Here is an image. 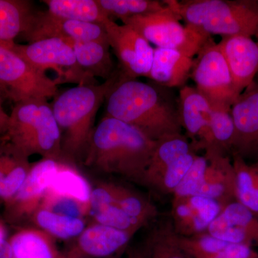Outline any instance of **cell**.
Wrapping results in <instances>:
<instances>
[{
  "label": "cell",
  "mask_w": 258,
  "mask_h": 258,
  "mask_svg": "<svg viewBox=\"0 0 258 258\" xmlns=\"http://www.w3.org/2000/svg\"><path fill=\"white\" fill-rule=\"evenodd\" d=\"M50 14L76 21L103 25L108 17L101 9L98 0H43Z\"/></svg>",
  "instance_id": "83f0119b"
},
{
  "label": "cell",
  "mask_w": 258,
  "mask_h": 258,
  "mask_svg": "<svg viewBox=\"0 0 258 258\" xmlns=\"http://www.w3.org/2000/svg\"><path fill=\"white\" fill-rule=\"evenodd\" d=\"M0 92L15 103L48 100L57 94V83L35 69L11 45L0 43Z\"/></svg>",
  "instance_id": "52a82bcc"
},
{
  "label": "cell",
  "mask_w": 258,
  "mask_h": 258,
  "mask_svg": "<svg viewBox=\"0 0 258 258\" xmlns=\"http://www.w3.org/2000/svg\"><path fill=\"white\" fill-rule=\"evenodd\" d=\"M61 161L42 159L32 164L21 186L4 205L5 221L18 224L40 208Z\"/></svg>",
  "instance_id": "8fae6325"
},
{
  "label": "cell",
  "mask_w": 258,
  "mask_h": 258,
  "mask_svg": "<svg viewBox=\"0 0 258 258\" xmlns=\"http://www.w3.org/2000/svg\"><path fill=\"white\" fill-rule=\"evenodd\" d=\"M4 139L27 157L37 154L62 161L60 128L47 100L15 103Z\"/></svg>",
  "instance_id": "5b68a950"
},
{
  "label": "cell",
  "mask_w": 258,
  "mask_h": 258,
  "mask_svg": "<svg viewBox=\"0 0 258 258\" xmlns=\"http://www.w3.org/2000/svg\"><path fill=\"white\" fill-rule=\"evenodd\" d=\"M119 77L116 71L102 84L77 85L56 95L51 106L60 128L62 161L74 166L83 162L97 113Z\"/></svg>",
  "instance_id": "3957f363"
},
{
  "label": "cell",
  "mask_w": 258,
  "mask_h": 258,
  "mask_svg": "<svg viewBox=\"0 0 258 258\" xmlns=\"http://www.w3.org/2000/svg\"><path fill=\"white\" fill-rule=\"evenodd\" d=\"M257 164V166H258V162H257V164Z\"/></svg>",
  "instance_id": "ee69618b"
},
{
  "label": "cell",
  "mask_w": 258,
  "mask_h": 258,
  "mask_svg": "<svg viewBox=\"0 0 258 258\" xmlns=\"http://www.w3.org/2000/svg\"><path fill=\"white\" fill-rule=\"evenodd\" d=\"M186 25L212 35L244 36L258 40V0H166Z\"/></svg>",
  "instance_id": "277c9868"
},
{
  "label": "cell",
  "mask_w": 258,
  "mask_h": 258,
  "mask_svg": "<svg viewBox=\"0 0 258 258\" xmlns=\"http://www.w3.org/2000/svg\"><path fill=\"white\" fill-rule=\"evenodd\" d=\"M222 209L215 200L198 195L173 199V230L181 237L200 235L206 232Z\"/></svg>",
  "instance_id": "9a60e30c"
},
{
  "label": "cell",
  "mask_w": 258,
  "mask_h": 258,
  "mask_svg": "<svg viewBox=\"0 0 258 258\" xmlns=\"http://www.w3.org/2000/svg\"><path fill=\"white\" fill-rule=\"evenodd\" d=\"M103 25L110 47L119 62L120 79L149 77L154 53L150 43L128 25H118L110 19Z\"/></svg>",
  "instance_id": "30bf717a"
},
{
  "label": "cell",
  "mask_w": 258,
  "mask_h": 258,
  "mask_svg": "<svg viewBox=\"0 0 258 258\" xmlns=\"http://www.w3.org/2000/svg\"><path fill=\"white\" fill-rule=\"evenodd\" d=\"M29 158L10 143L0 140V205H5L21 186L32 166Z\"/></svg>",
  "instance_id": "44dd1931"
},
{
  "label": "cell",
  "mask_w": 258,
  "mask_h": 258,
  "mask_svg": "<svg viewBox=\"0 0 258 258\" xmlns=\"http://www.w3.org/2000/svg\"><path fill=\"white\" fill-rule=\"evenodd\" d=\"M235 128L233 153L245 157L258 154V81L241 93L230 108Z\"/></svg>",
  "instance_id": "4fadbf2b"
},
{
  "label": "cell",
  "mask_w": 258,
  "mask_h": 258,
  "mask_svg": "<svg viewBox=\"0 0 258 258\" xmlns=\"http://www.w3.org/2000/svg\"><path fill=\"white\" fill-rule=\"evenodd\" d=\"M40 208L66 216L79 217L88 215L89 209L73 199L45 194Z\"/></svg>",
  "instance_id": "74e56055"
},
{
  "label": "cell",
  "mask_w": 258,
  "mask_h": 258,
  "mask_svg": "<svg viewBox=\"0 0 258 258\" xmlns=\"http://www.w3.org/2000/svg\"><path fill=\"white\" fill-rule=\"evenodd\" d=\"M147 240L149 258H194L180 244L172 225L161 226Z\"/></svg>",
  "instance_id": "d6a6232c"
},
{
  "label": "cell",
  "mask_w": 258,
  "mask_h": 258,
  "mask_svg": "<svg viewBox=\"0 0 258 258\" xmlns=\"http://www.w3.org/2000/svg\"><path fill=\"white\" fill-rule=\"evenodd\" d=\"M96 223L137 233L143 226L128 217L117 204L107 205L91 216Z\"/></svg>",
  "instance_id": "d590c367"
},
{
  "label": "cell",
  "mask_w": 258,
  "mask_h": 258,
  "mask_svg": "<svg viewBox=\"0 0 258 258\" xmlns=\"http://www.w3.org/2000/svg\"><path fill=\"white\" fill-rule=\"evenodd\" d=\"M79 67L93 80L101 78L107 81L115 74L114 63L108 41L73 42Z\"/></svg>",
  "instance_id": "cb8c5ba5"
},
{
  "label": "cell",
  "mask_w": 258,
  "mask_h": 258,
  "mask_svg": "<svg viewBox=\"0 0 258 258\" xmlns=\"http://www.w3.org/2000/svg\"><path fill=\"white\" fill-rule=\"evenodd\" d=\"M4 99V96L0 92V140L6 135L10 119V115L6 113L3 107Z\"/></svg>",
  "instance_id": "f35d334b"
},
{
  "label": "cell",
  "mask_w": 258,
  "mask_h": 258,
  "mask_svg": "<svg viewBox=\"0 0 258 258\" xmlns=\"http://www.w3.org/2000/svg\"><path fill=\"white\" fill-rule=\"evenodd\" d=\"M193 57L171 49L154 48L149 79L164 87H183L190 78Z\"/></svg>",
  "instance_id": "ffe728a7"
},
{
  "label": "cell",
  "mask_w": 258,
  "mask_h": 258,
  "mask_svg": "<svg viewBox=\"0 0 258 258\" xmlns=\"http://www.w3.org/2000/svg\"><path fill=\"white\" fill-rule=\"evenodd\" d=\"M208 165L206 156L197 155L184 179L174 190L173 199L196 195L203 183Z\"/></svg>",
  "instance_id": "8d00e7d4"
},
{
  "label": "cell",
  "mask_w": 258,
  "mask_h": 258,
  "mask_svg": "<svg viewBox=\"0 0 258 258\" xmlns=\"http://www.w3.org/2000/svg\"><path fill=\"white\" fill-rule=\"evenodd\" d=\"M5 229L3 222L0 221V239L5 238Z\"/></svg>",
  "instance_id": "b9f144b4"
},
{
  "label": "cell",
  "mask_w": 258,
  "mask_h": 258,
  "mask_svg": "<svg viewBox=\"0 0 258 258\" xmlns=\"http://www.w3.org/2000/svg\"><path fill=\"white\" fill-rule=\"evenodd\" d=\"M205 156L208 165L196 195L215 200L224 208L236 201L233 164L225 154L218 151L208 149Z\"/></svg>",
  "instance_id": "d6986e66"
},
{
  "label": "cell",
  "mask_w": 258,
  "mask_h": 258,
  "mask_svg": "<svg viewBox=\"0 0 258 258\" xmlns=\"http://www.w3.org/2000/svg\"><path fill=\"white\" fill-rule=\"evenodd\" d=\"M206 232L226 242L258 247V215L232 202L222 209Z\"/></svg>",
  "instance_id": "5bb4252c"
},
{
  "label": "cell",
  "mask_w": 258,
  "mask_h": 258,
  "mask_svg": "<svg viewBox=\"0 0 258 258\" xmlns=\"http://www.w3.org/2000/svg\"><path fill=\"white\" fill-rule=\"evenodd\" d=\"M178 238L181 245L194 258H255L258 256L249 246L219 240L206 232L189 237L178 235Z\"/></svg>",
  "instance_id": "7402d4cb"
},
{
  "label": "cell",
  "mask_w": 258,
  "mask_h": 258,
  "mask_svg": "<svg viewBox=\"0 0 258 258\" xmlns=\"http://www.w3.org/2000/svg\"><path fill=\"white\" fill-rule=\"evenodd\" d=\"M30 220L37 228L61 240L77 238L86 227L83 218L59 215L42 208L37 209Z\"/></svg>",
  "instance_id": "f1b7e54d"
},
{
  "label": "cell",
  "mask_w": 258,
  "mask_h": 258,
  "mask_svg": "<svg viewBox=\"0 0 258 258\" xmlns=\"http://www.w3.org/2000/svg\"><path fill=\"white\" fill-rule=\"evenodd\" d=\"M179 18L168 7L165 10L122 21L159 48L171 49L193 57L205 45L210 35L179 23Z\"/></svg>",
  "instance_id": "8992f818"
},
{
  "label": "cell",
  "mask_w": 258,
  "mask_h": 258,
  "mask_svg": "<svg viewBox=\"0 0 258 258\" xmlns=\"http://www.w3.org/2000/svg\"><path fill=\"white\" fill-rule=\"evenodd\" d=\"M126 258H149V245L148 240L143 245L128 249Z\"/></svg>",
  "instance_id": "ab89813d"
},
{
  "label": "cell",
  "mask_w": 258,
  "mask_h": 258,
  "mask_svg": "<svg viewBox=\"0 0 258 258\" xmlns=\"http://www.w3.org/2000/svg\"><path fill=\"white\" fill-rule=\"evenodd\" d=\"M92 186L76 166L61 161L47 193L73 199L89 209Z\"/></svg>",
  "instance_id": "4316f807"
},
{
  "label": "cell",
  "mask_w": 258,
  "mask_h": 258,
  "mask_svg": "<svg viewBox=\"0 0 258 258\" xmlns=\"http://www.w3.org/2000/svg\"><path fill=\"white\" fill-rule=\"evenodd\" d=\"M196 156L195 152H191L180 157L149 185V189L164 195L174 193L189 171Z\"/></svg>",
  "instance_id": "e575fe53"
},
{
  "label": "cell",
  "mask_w": 258,
  "mask_h": 258,
  "mask_svg": "<svg viewBox=\"0 0 258 258\" xmlns=\"http://www.w3.org/2000/svg\"><path fill=\"white\" fill-rule=\"evenodd\" d=\"M195 152L189 138L182 134L169 136L157 141L150 162L140 184L149 187L166 168L180 157Z\"/></svg>",
  "instance_id": "d4e9b609"
},
{
  "label": "cell",
  "mask_w": 258,
  "mask_h": 258,
  "mask_svg": "<svg viewBox=\"0 0 258 258\" xmlns=\"http://www.w3.org/2000/svg\"><path fill=\"white\" fill-rule=\"evenodd\" d=\"M8 240L13 258H66L55 238L37 227L21 229Z\"/></svg>",
  "instance_id": "603a6c76"
},
{
  "label": "cell",
  "mask_w": 258,
  "mask_h": 258,
  "mask_svg": "<svg viewBox=\"0 0 258 258\" xmlns=\"http://www.w3.org/2000/svg\"><path fill=\"white\" fill-rule=\"evenodd\" d=\"M156 143L132 125L105 116L95 127L82 164L140 184Z\"/></svg>",
  "instance_id": "6da1fadb"
},
{
  "label": "cell",
  "mask_w": 258,
  "mask_h": 258,
  "mask_svg": "<svg viewBox=\"0 0 258 258\" xmlns=\"http://www.w3.org/2000/svg\"><path fill=\"white\" fill-rule=\"evenodd\" d=\"M190 78L213 109L230 111L239 95L225 57L212 36L194 59Z\"/></svg>",
  "instance_id": "ba28073f"
},
{
  "label": "cell",
  "mask_w": 258,
  "mask_h": 258,
  "mask_svg": "<svg viewBox=\"0 0 258 258\" xmlns=\"http://www.w3.org/2000/svg\"><path fill=\"white\" fill-rule=\"evenodd\" d=\"M178 110L181 126L192 140L191 144L195 152L206 149L213 112L210 102L196 88L185 85L179 91Z\"/></svg>",
  "instance_id": "ac0fdd59"
},
{
  "label": "cell",
  "mask_w": 258,
  "mask_h": 258,
  "mask_svg": "<svg viewBox=\"0 0 258 258\" xmlns=\"http://www.w3.org/2000/svg\"><path fill=\"white\" fill-rule=\"evenodd\" d=\"M105 101V116L124 122L155 142L181 134L179 110L149 83L119 77Z\"/></svg>",
  "instance_id": "7a4b0ae2"
},
{
  "label": "cell",
  "mask_w": 258,
  "mask_h": 258,
  "mask_svg": "<svg viewBox=\"0 0 258 258\" xmlns=\"http://www.w3.org/2000/svg\"><path fill=\"white\" fill-rule=\"evenodd\" d=\"M35 12L31 2L0 0V43L13 45L28 30Z\"/></svg>",
  "instance_id": "484cf974"
},
{
  "label": "cell",
  "mask_w": 258,
  "mask_h": 258,
  "mask_svg": "<svg viewBox=\"0 0 258 258\" xmlns=\"http://www.w3.org/2000/svg\"><path fill=\"white\" fill-rule=\"evenodd\" d=\"M116 204L123 212L142 226L157 215V209L148 199L122 185L117 186Z\"/></svg>",
  "instance_id": "1f68e13d"
},
{
  "label": "cell",
  "mask_w": 258,
  "mask_h": 258,
  "mask_svg": "<svg viewBox=\"0 0 258 258\" xmlns=\"http://www.w3.org/2000/svg\"><path fill=\"white\" fill-rule=\"evenodd\" d=\"M134 232L93 222L76 239L66 258H104L119 252L128 244Z\"/></svg>",
  "instance_id": "2e32d148"
},
{
  "label": "cell",
  "mask_w": 258,
  "mask_h": 258,
  "mask_svg": "<svg viewBox=\"0 0 258 258\" xmlns=\"http://www.w3.org/2000/svg\"><path fill=\"white\" fill-rule=\"evenodd\" d=\"M235 135V124L230 111L213 109L209 144L205 151L212 149L225 154L226 151L232 149Z\"/></svg>",
  "instance_id": "836d02e7"
},
{
  "label": "cell",
  "mask_w": 258,
  "mask_h": 258,
  "mask_svg": "<svg viewBox=\"0 0 258 258\" xmlns=\"http://www.w3.org/2000/svg\"><path fill=\"white\" fill-rule=\"evenodd\" d=\"M0 258H13L8 239L5 238L0 242Z\"/></svg>",
  "instance_id": "60d3db41"
},
{
  "label": "cell",
  "mask_w": 258,
  "mask_h": 258,
  "mask_svg": "<svg viewBox=\"0 0 258 258\" xmlns=\"http://www.w3.org/2000/svg\"><path fill=\"white\" fill-rule=\"evenodd\" d=\"M257 77H258V75H257ZM256 79H257V81H258V78H256Z\"/></svg>",
  "instance_id": "7bdbcfd3"
},
{
  "label": "cell",
  "mask_w": 258,
  "mask_h": 258,
  "mask_svg": "<svg viewBox=\"0 0 258 258\" xmlns=\"http://www.w3.org/2000/svg\"><path fill=\"white\" fill-rule=\"evenodd\" d=\"M218 46L230 69L236 92L240 96L258 75V40L244 36L222 37Z\"/></svg>",
  "instance_id": "e0dca14e"
},
{
  "label": "cell",
  "mask_w": 258,
  "mask_h": 258,
  "mask_svg": "<svg viewBox=\"0 0 258 258\" xmlns=\"http://www.w3.org/2000/svg\"><path fill=\"white\" fill-rule=\"evenodd\" d=\"M255 258H258V256H257V257H255Z\"/></svg>",
  "instance_id": "f6af8a7d"
},
{
  "label": "cell",
  "mask_w": 258,
  "mask_h": 258,
  "mask_svg": "<svg viewBox=\"0 0 258 258\" xmlns=\"http://www.w3.org/2000/svg\"><path fill=\"white\" fill-rule=\"evenodd\" d=\"M73 41L64 39L45 38L29 42L28 45L13 43L12 48L35 69L43 74L52 70L57 74V85L74 83L78 85L96 83L79 67Z\"/></svg>",
  "instance_id": "9c48e42d"
},
{
  "label": "cell",
  "mask_w": 258,
  "mask_h": 258,
  "mask_svg": "<svg viewBox=\"0 0 258 258\" xmlns=\"http://www.w3.org/2000/svg\"><path fill=\"white\" fill-rule=\"evenodd\" d=\"M98 4L110 20L121 21L133 17L159 13L168 8L157 0H98Z\"/></svg>",
  "instance_id": "4dcf8cb0"
},
{
  "label": "cell",
  "mask_w": 258,
  "mask_h": 258,
  "mask_svg": "<svg viewBox=\"0 0 258 258\" xmlns=\"http://www.w3.org/2000/svg\"><path fill=\"white\" fill-rule=\"evenodd\" d=\"M23 35L29 42L53 37L73 42L108 41L106 30L101 24L60 18L47 11L35 13Z\"/></svg>",
  "instance_id": "7c38bea8"
},
{
  "label": "cell",
  "mask_w": 258,
  "mask_h": 258,
  "mask_svg": "<svg viewBox=\"0 0 258 258\" xmlns=\"http://www.w3.org/2000/svg\"><path fill=\"white\" fill-rule=\"evenodd\" d=\"M235 173V199L258 215V166L249 165L245 159L233 153L232 159Z\"/></svg>",
  "instance_id": "f546056e"
}]
</instances>
